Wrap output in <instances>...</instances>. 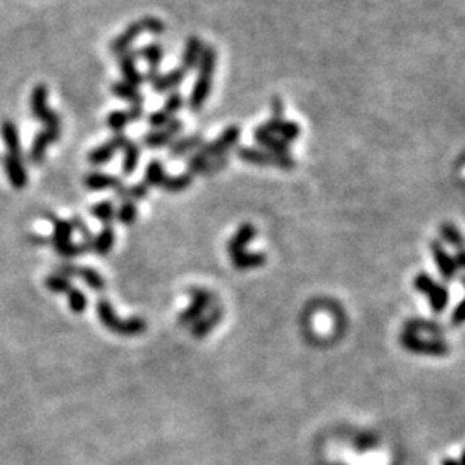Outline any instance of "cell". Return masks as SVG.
<instances>
[{
	"label": "cell",
	"instance_id": "1",
	"mask_svg": "<svg viewBox=\"0 0 465 465\" xmlns=\"http://www.w3.org/2000/svg\"><path fill=\"white\" fill-rule=\"evenodd\" d=\"M216 66H217L216 50H214L212 47L205 45L197 66L198 69L197 79H195L190 99H188V107H190L194 112H198L200 109L205 107L207 99H209L210 92H212V78H214V71H216Z\"/></svg>",
	"mask_w": 465,
	"mask_h": 465
},
{
	"label": "cell",
	"instance_id": "2",
	"mask_svg": "<svg viewBox=\"0 0 465 465\" xmlns=\"http://www.w3.org/2000/svg\"><path fill=\"white\" fill-rule=\"evenodd\" d=\"M236 157L239 161L252 166H274L281 171L295 169L297 162L292 155H272L269 152L257 147H239L236 148Z\"/></svg>",
	"mask_w": 465,
	"mask_h": 465
},
{
	"label": "cell",
	"instance_id": "3",
	"mask_svg": "<svg viewBox=\"0 0 465 465\" xmlns=\"http://www.w3.org/2000/svg\"><path fill=\"white\" fill-rule=\"evenodd\" d=\"M47 99H49V90L43 83L36 85L31 92V99H30V109H31V116L36 119V121L43 123L45 128L50 129H61V118L57 116L56 111L49 109L47 105Z\"/></svg>",
	"mask_w": 465,
	"mask_h": 465
},
{
	"label": "cell",
	"instance_id": "4",
	"mask_svg": "<svg viewBox=\"0 0 465 465\" xmlns=\"http://www.w3.org/2000/svg\"><path fill=\"white\" fill-rule=\"evenodd\" d=\"M239 136H242V129L238 126H228L223 133L217 138H214L212 141H207L202 147L198 148L195 154H198L203 159H217L226 155L231 148H235L238 145Z\"/></svg>",
	"mask_w": 465,
	"mask_h": 465
},
{
	"label": "cell",
	"instance_id": "5",
	"mask_svg": "<svg viewBox=\"0 0 465 465\" xmlns=\"http://www.w3.org/2000/svg\"><path fill=\"white\" fill-rule=\"evenodd\" d=\"M400 343L403 348L417 355H431V357H443L448 354V345L441 340H423L417 333L405 331L400 336Z\"/></svg>",
	"mask_w": 465,
	"mask_h": 465
},
{
	"label": "cell",
	"instance_id": "6",
	"mask_svg": "<svg viewBox=\"0 0 465 465\" xmlns=\"http://www.w3.org/2000/svg\"><path fill=\"white\" fill-rule=\"evenodd\" d=\"M191 304L187 310H183L180 314V324L181 326H191L205 314L210 308V305L214 304V295L205 288H191L190 292Z\"/></svg>",
	"mask_w": 465,
	"mask_h": 465
},
{
	"label": "cell",
	"instance_id": "7",
	"mask_svg": "<svg viewBox=\"0 0 465 465\" xmlns=\"http://www.w3.org/2000/svg\"><path fill=\"white\" fill-rule=\"evenodd\" d=\"M184 129V123L181 119H173L166 128L162 129H152V132L145 133L141 136V143L143 147L152 148H162V147H169L176 138H180V134L183 133Z\"/></svg>",
	"mask_w": 465,
	"mask_h": 465
},
{
	"label": "cell",
	"instance_id": "8",
	"mask_svg": "<svg viewBox=\"0 0 465 465\" xmlns=\"http://www.w3.org/2000/svg\"><path fill=\"white\" fill-rule=\"evenodd\" d=\"M128 140H129V138L126 136L125 133L114 134L111 140L105 141V143H102L100 147L93 148V150L90 152L88 162L92 166L107 164L109 161H112V159H114V155L118 154L119 150H123V148H125V145L128 143Z\"/></svg>",
	"mask_w": 465,
	"mask_h": 465
},
{
	"label": "cell",
	"instance_id": "9",
	"mask_svg": "<svg viewBox=\"0 0 465 465\" xmlns=\"http://www.w3.org/2000/svg\"><path fill=\"white\" fill-rule=\"evenodd\" d=\"M136 59H138V50L133 49L126 50L125 54L118 56L123 81L134 86V88H140V86L145 83V79H143V72H140V69L136 66Z\"/></svg>",
	"mask_w": 465,
	"mask_h": 465
},
{
	"label": "cell",
	"instance_id": "10",
	"mask_svg": "<svg viewBox=\"0 0 465 465\" xmlns=\"http://www.w3.org/2000/svg\"><path fill=\"white\" fill-rule=\"evenodd\" d=\"M228 166V155L217 159H203L198 154H191L187 161V167L191 176H210V174H216L219 171H223Z\"/></svg>",
	"mask_w": 465,
	"mask_h": 465
},
{
	"label": "cell",
	"instance_id": "11",
	"mask_svg": "<svg viewBox=\"0 0 465 465\" xmlns=\"http://www.w3.org/2000/svg\"><path fill=\"white\" fill-rule=\"evenodd\" d=\"M2 164L10 187H14L16 190H23L28 184V173L24 169V162L21 155L6 154L2 159Z\"/></svg>",
	"mask_w": 465,
	"mask_h": 465
},
{
	"label": "cell",
	"instance_id": "12",
	"mask_svg": "<svg viewBox=\"0 0 465 465\" xmlns=\"http://www.w3.org/2000/svg\"><path fill=\"white\" fill-rule=\"evenodd\" d=\"M431 253L439 274L443 276V279H446V281H453V279L457 278V272H459L455 262H453V255H450V253L446 252L445 246H443L438 239H432L431 242Z\"/></svg>",
	"mask_w": 465,
	"mask_h": 465
},
{
	"label": "cell",
	"instance_id": "13",
	"mask_svg": "<svg viewBox=\"0 0 465 465\" xmlns=\"http://www.w3.org/2000/svg\"><path fill=\"white\" fill-rule=\"evenodd\" d=\"M253 140L257 141L262 150L269 152L272 155H290V143L283 141L281 138H278L276 134L267 132L264 126H257L253 129Z\"/></svg>",
	"mask_w": 465,
	"mask_h": 465
},
{
	"label": "cell",
	"instance_id": "14",
	"mask_svg": "<svg viewBox=\"0 0 465 465\" xmlns=\"http://www.w3.org/2000/svg\"><path fill=\"white\" fill-rule=\"evenodd\" d=\"M203 143H205V140H203V136L200 133L176 138V140L169 145V159L171 161H178V159L188 157L190 154H195Z\"/></svg>",
	"mask_w": 465,
	"mask_h": 465
},
{
	"label": "cell",
	"instance_id": "15",
	"mask_svg": "<svg viewBox=\"0 0 465 465\" xmlns=\"http://www.w3.org/2000/svg\"><path fill=\"white\" fill-rule=\"evenodd\" d=\"M267 132L276 134L278 138H281L283 141L290 143V141L299 140L301 134V128L297 125L295 121H288L285 118H271L266 125H262Z\"/></svg>",
	"mask_w": 465,
	"mask_h": 465
},
{
	"label": "cell",
	"instance_id": "16",
	"mask_svg": "<svg viewBox=\"0 0 465 465\" xmlns=\"http://www.w3.org/2000/svg\"><path fill=\"white\" fill-rule=\"evenodd\" d=\"M255 236H257L255 226L250 223H243L242 226L236 230L235 235L231 236L230 242H228V245H226V250H228V253H230V257H235V255H238V253L245 252L246 246L253 242Z\"/></svg>",
	"mask_w": 465,
	"mask_h": 465
},
{
	"label": "cell",
	"instance_id": "17",
	"mask_svg": "<svg viewBox=\"0 0 465 465\" xmlns=\"http://www.w3.org/2000/svg\"><path fill=\"white\" fill-rule=\"evenodd\" d=\"M221 319H223V308H221L219 304L214 301L209 310H207L195 324H191V334H194L195 338H198V340L200 338H205L207 334L219 324Z\"/></svg>",
	"mask_w": 465,
	"mask_h": 465
},
{
	"label": "cell",
	"instance_id": "18",
	"mask_svg": "<svg viewBox=\"0 0 465 465\" xmlns=\"http://www.w3.org/2000/svg\"><path fill=\"white\" fill-rule=\"evenodd\" d=\"M143 24L141 21H134V23L129 24L123 33H119L114 40L111 42V52L114 56H121L125 54L126 50L132 49V45L134 43V40L138 38L140 35H143Z\"/></svg>",
	"mask_w": 465,
	"mask_h": 465
},
{
	"label": "cell",
	"instance_id": "19",
	"mask_svg": "<svg viewBox=\"0 0 465 465\" xmlns=\"http://www.w3.org/2000/svg\"><path fill=\"white\" fill-rule=\"evenodd\" d=\"M59 136H61V129H50V128H45L43 132H40L38 134H36L33 140V145H31V150H30V161L35 162V164L43 162L49 145L56 143Z\"/></svg>",
	"mask_w": 465,
	"mask_h": 465
},
{
	"label": "cell",
	"instance_id": "20",
	"mask_svg": "<svg viewBox=\"0 0 465 465\" xmlns=\"http://www.w3.org/2000/svg\"><path fill=\"white\" fill-rule=\"evenodd\" d=\"M184 78H187V71H184L183 68L171 69L166 74L159 76L157 81L152 86H154V92L159 93V95H162V93H173L176 92L178 86H181Z\"/></svg>",
	"mask_w": 465,
	"mask_h": 465
},
{
	"label": "cell",
	"instance_id": "21",
	"mask_svg": "<svg viewBox=\"0 0 465 465\" xmlns=\"http://www.w3.org/2000/svg\"><path fill=\"white\" fill-rule=\"evenodd\" d=\"M203 49H205V45H203V42L198 38V36H195V35L188 36L187 43H184L183 57H181V68H183L187 72L197 68L200 63V57H202Z\"/></svg>",
	"mask_w": 465,
	"mask_h": 465
},
{
	"label": "cell",
	"instance_id": "22",
	"mask_svg": "<svg viewBox=\"0 0 465 465\" xmlns=\"http://www.w3.org/2000/svg\"><path fill=\"white\" fill-rule=\"evenodd\" d=\"M47 219H50L54 223V232L52 236H50V245H54V249L59 250L63 249L64 245H68V243H71V236H72V224L71 221H63V219H57L54 214H45Z\"/></svg>",
	"mask_w": 465,
	"mask_h": 465
},
{
	"label": "cell",
	"instance_id": "23",
	"mask_svg": "<svg viewBox=\"0 0 465 465\" xmlns=\"http://www.w3.org/2000/svg\"><path fill=\"white\" fill-rule=\"evenodd\" d=\"M97 315H99L100 322L104 328H107L109 331L119 334L121 333V326H123V319L116 314L114 307L107 299H100L97 301Z\"/></svg>",
	"mask_w": 465,
	"mask_h": 465
},
{
	"label": "cell",
	"instance_id": "24",
	"mask_svg": "<svg viewBox=\"0 0 465 465\" xmlns=\"http://www.w3.org/2000/svg\"><path fill=\"white\" fill-rule=\"evenodd\" d=\"M83 183H85V187L88 188V190H107V188H111V190L116 191L123 187V181L119 180V178L112 176V174L97 173V171L95 173L86 174Z\"/></svg>",
	"mask_w": 465,
	"mask_h": 465
},
{
	"label": "cell",
	"instance_id": "25",
	"mask_svg": "<svg viewBox=\"0 0 465 465\" xmlns=\"http://www.w3.org/2000/svg\"><path fill=\"white\" fill-rule=\"evenodd\" d=\"M232 266L236 271H252V269H259L266 264L267 257L262 252H242L238 255L231 257Z\"/></svg>",
	"mask_w": 465,
	"mask_h": 465
},
{
	"label": "cell",
	"instance_id": "26",
	"mask_svg": "<svg viewBox=\"0 0 465 465\" xmlns=\"http://www.w3.org/2000/svg\"><path fill=\"white\" fill-rule=\"evenodd\" d=\"M0 134H2L3 145L7 148V154L10 155H21V143H19V132L17 126L13 121H2L0 125Z\"/></svg>",
	"mask_w": 465,
	"mask_h": 465
},
{
	"label": "cell",
	"instance_id": "27",
	"mask_svg": "<svg viewBox=\"0 0 465 465\" xmlns=\"http://www.w3.org/2000/svg\"><path fill=\"white\" fill-rule=\"evenodd\" d=\"M111 92H112V95H116L118 99L128 102L129 107H132V105H143V95L140 93V90L134 88V86L132 85H128V83H125V81L112 83Z\"/></svg>",
	"mask_w": 465,
	"mask_h": 465
},
{
	"label": "cell",
	"instance_id": "28",
	"mask_svg": "<svg viewBox=\"0 0 465 465\" xmlns=\"http://www.w3.org/2000/svg\"><path fill=\"white\" fill-rule=\"evenodd\" d=\"M166 178H167L166 167L161 161H157V159L150 161L147 167H145L143 183L147 184L148 188H161L162 183L166 181Z\"/></svg>",
	"mask_w": 465,
	"mask_h": 465
},
{
	"label": "cell",
	"instance_id": "29",
	"mask_svg": "<svg viewBox=\"0 0 465 465\" xmlns=\"http://www.w3.org/2000/svg\"><path fill=\"white\" fill-rule=\"evenodd\" d=\"M138 59H143L148 69H159L164 61V49L161 43L154 42L138 49Z\"/></svg>",
	"mask_w": 465,
	"mask_h": 465
},
{
	"label": "cell",
	"instance_id": "30",
	"mask_svg": "<svg viewBox=\"0 0 465 465\" xmlns=\"http://www.w3.org/2000/svg\"><path fill=\"white\" fill-rule=\"evenodd\" d=\"M125 157H123V174L125 176H132L136 171L138 164H140V155H141V148L136 141L128 140V143L125 145Z\"/></svg>",
	"mask_w": 465,
	"mask_h": 465
},
{
	"label": "cell",
	"instance_id": "31",
	"mask_svg": "<svg viewBox=\"0 0 465 465\" xmlns=\"http://www.w3.org/2000/svg\"><path fill=\"white\" fill-rule=\"evenodd\" d=\"M427 299H429L431 310L438 315L443 314L445 308L448 307V301H450L448 288H446L445 285H441V283H436V285L432 286L431 292L427 293Z\"/></svg>",
	"mask_w": 465,
	"mask_h": 465
},
{
	"label": "cell",
	"instance_id": "32",
	"mask_svg": "<svg viewBox=\"0 0 465 465\" xmlns=\"http://www.w3.org/2000/svg\"><path fill=\"white\" fill-rule=\"evenodd\" d=\"M116 243V232L111 226H105L99 235L93 238V245H92V252L97 253V255H107L109 252L112 250Z\"/></svg>",
	"mask_w": 465,
	"mask_h": 465
},
{
	"label": "cell",
	"instance_id": "33",
	"mask_svg": "<svg viewBox=\"0 0 465 465\" xmlns=\"http://www.w3.org/2000/svg\"><path fill=\"white\" fill-rule=\"evenodd\" d=\"M148 194H150V188L147 187V184L141 181V183H136L133 184V187H125L123 184L119 190H116V195H118L119 200H123V202H140V200L147 198Z\"/></svg>",
	"mask_w": 465,
	"mask_h": 465
},
{
	"label": "cell",
	"instance_id": "34",
	"mask_svg": "<svg viewBox=\"0 0 465 465\" xmlns=\"http://www.w3.org/2000/svg\"><path fill=\"white\" fill-rule=\"evenodd\" d=\"M191 183H194V176L190 173H181L176 176H167L161 188L167 194H180L190 188Z\"/></svg>",
	"mask_w": 465,
	"mask_h": 465
},
{
	"label": "cell",
	"instance_id": "35",
	"mask_svg": "<svg viewBox=\"0 0 465 465\" xmlns=\"http://www.w3.org/2000/svg\"><path fill=\"white\" fill-rule=\"evenodd\" d=\"M439 235H441L443 242L448 243V245H452V246H455L457 250L464 249V236L455 224L443 223L441 228H439Z\"/></svg>",
	"mask_w": 465,
	"mask_h": 465
},
{
	"label": "cell",
	"instance_id": "36",
	"mask_svg": "<svg viewBox=\"0 0 465 465\" xmlns=\"http://www.w3.org/2000/svg\"><path fill=\"white\" fill-rule=\"evenodd\" d=\"M90 214H92L95 219H99L100 223H104L105 226H109V224L116 219V207L111 200H105V202L93 205L92 209H90Z\"/></svg>",
	"mask_w": 465,
	"mask_h": 465
},
{
	"label": "cell",
	"instance_id": "37",
	"mask_svg": "<svg viewBox=\"0 0 465 465\" xmlns=\"http://www.w3.org/2000/svg\"><path fill=\"white\" fill-rule=\"evenodd\" d=\"M129 123L133 121L128 109H126V111H112L111 114L107 116V119H105V125H107L109 129H112L116 134L123 133V129H125Z\"/></svg>",
	"mask_w": 465,
	"mask_h": 465
},
{
	"label": "cell",
	"instance_id": "38",
	"mask_svg": "<svg viewBox=\"0 0 465 465\" xmlns=\"http://www.w3.org/2000/svg\"><path fill=\"white\" fill-rule=\"evenodd\" d=\"M78 276L79 279H83L86 286H90L95 292H102L105 288V279L102 278V274L99 271L92 267H79L78 269Z\"/></svg>",
	"mask_w": 465,
	"mask_h": 465
},
{
	"label": "cell",
	"instance_id": "39",
	"mask_svg": "<svg viewBox=\"0 0 465 465\" xmlns=\"http://www.w3.org/2000/svg\"><path fill=\"white\" fill-rule=\"evenodd\" d=\"M116 219L125 226H132L138 219V207L134 202H123L119 209H116Z\"/></svg>",
	"mask_w": 465,
	"mask_h": 465
},
{
	"label": "cell",
	"instance_id": "40",
	"mask_svg": "<svg viewBox=\"0 0 465 465\" xmlns=\"http://www.w3.org/2000/svg\"><path fill=\"white\" fill-rule=\"evenodd\" d=\"M147 331V322L143 317H129L123 319L121 336H138V334Z\"/></svg>",
	"mask_w": 465,
	"mask_h": 465
},
{
	"label": "cell",
	"instance_id": "41",
	"mask_svg": "<svg viewBox=\"0 0 465 465\" xmlns=\"http://www.w3.org/2000/svg\"><path fill=\"white\" fill-rule=\"evenodd\" d=\"M45 286L50 290L52 293H57V295H68L69 290L72 288L71 281L59 274H50L47 276L45 279Z\"/></svg>",
	"mask_w": 465,
	"mask_h": 465
},
{
	"label": "cell",
	"instance_id": "42",
	"mask_svg": "<svg viewBox=\"0 0 465 465\" xmlns=\"http://www.w3.org/2000/svg\"><path fill=\"white\" fill-rule=\"evenodd\" d=\"M68 304L69 308H71L74 314H83L86 310V305H88V300H86L85 293L78 288H71L68 292Z\"/></svg>",
	"mask_w": 465,
	"mask_h": 465
},
{
	"label": "cell",
	"instance_id": "43",
	"mask_svg": "<svg viewBox=\"0 0 465 465\" xmlns=\"http://www.w3.org/2000/svg\"><path fill=\"white\" fill-rule=\"evenodd\" d=\"M184 104H187V100H184L183 93L173 92L167 95L164 105H162V111H166L167 114L173 116V118H176V114L184 107Z\"/></svg>",
	"mask_w": 465,
	"mask_h": 465
},
{
	"label": "cell",
	"instance_id": "44",
	"mask_svg": "<svg viewBox=\"0 0 465 465\" xmlns=\"http://www.w3.org/2000/svg\"><path fill=\"white\" fill-rule=\"evenodd\" d=\"M140 21H141V24H143L145 33H148L152 36H162L166 33V24L162 23L159 17L145 16V17H141Z\"/></svg>",
	"mask_w": 465,
	"mask_h": 465
},
{
	"label": "cell",
	"instance_id": "45",
	"mask_svg": "<svg viewBox=\"0 0 465 465\" xmlns=\"http://www.w3.org/2000/svg\"><path fill=\"white\" fill-rule=\"evenodd\" d=\"M173 119H176V118H173V116L167 114L166 111L159 109V111H154V112H152V114H148L147 121H148V125H150V128L162 129V128H166V126L169 125V123L173 121Z\"/></svg>",
	"mask_w": 465,
	"mask_h": 465
},
{
	"label": "cell",
	"instance_id": "46",
	"mask_svg": "<svg viewBox=\"0 0 465 465\" xmlns=\"http://www.w3.org/2000/svg\"><path fill=\"white\" fill-rule=\"evenodd\" d=\"M436 285L434 278H432L431 274H427V272H419V274L416 276V279H413V288L417 290L419 293H423V295L427 297V293L431 292L432 286Z\"/></svg>",
	"mask_w": 465,
	"mask_h": 465
},
{
	"label": "cell",
	"instance_id": "47",
	"mask_svg": "<svg viewBox=\"0 0 465 465\" xmlns=\"http://www.w3.org/2000/svg\"><path fill=\"white\" fill-rule=\"evenodd\" d=\"M78 266H74V264H59V266L56 267V274L63 276V278L66 279H71L74 278V276H78Z\"/></svg>",
	"mask_w": 465,
	"mask_h": 465
},
{
	"label": "cell",
	"instance_id": "48",
	"mask_svg": "<svg viewBox=\"0 0 465 465\" xmlns=\"http://www.w3.org/2000/svg\"><path fill=\"white\" fill-rule=\"evenodd\" d=\"M464 310H465L464 301H459V304H457V307L453 308V312H452V324L457 326V328H460V326L464 324V321H465Z\"/></svg>",
	"mask_w": 465,
	"mask_h": 465
},
{
	"label": "cell",
	"instance_id": "49",
	"mask_svg": "<svg viewBox=\"0 0 465 465\" xmlns=\"http://www.w3.org/2000/svg\"><path fill=\"white\" fill-rule=\"evenodd\" d=\"M271 118H283V112H285V105L279 97H272L271 99Z\"/></svg>",
	"mask_w": 465,
	"mask_h": 465
},
{
	"label": "cell",
	"instance_id": "50",
	"mask_svg": "<svg viewBox=\"0 0 465 465\" xmlns=\"http://www.w3.org/2000/svg\"><path fill=\"white\" fill-rule=\"evenodd\" d=\"M161 74H162V72L159 71V69H148V71L143 74V79H145V81H148V83H152V85H154V83L157 81V78Z\"/></svg>",
	"mask_w": 465,
	"mask_h": 465
},
{
	"label": "cell",
	"instance_id": "51",
	"mask_svg": "<svg viewBox=\"0 0 465 465\" xmlns=\"http://www.w3.org/2000/svg\"><path fill=\"white\" fill-rule=\"evenodd\" d=\"M453 262H455L457 269H464L465 267V250L464 249L457 250V253L453 255Z\"/></svg>",
	"mask_w": 465,
	"mask_h": 465
},
{
	"label": "cell",
	"instance_id": "52",
	"mask_svg": "<svg viewBox=\"0 0 465 465\" xmlns=\"http://www.w3.org/2000/svg\"><path fill=\"white\" fill-rule=\"evenodd\" d=\"M30 242L35 243V245H47V243H50L49 238H45V236H36V235H31L30 236Z\"/></svg>",
	"mask_w": 465,
	"mask_h": 465
},
{
	"label": "cell",
	"instance_id": "53",
	"mask_svg": "<svg viewBox=\"0 0 465 465\" xmlns=\"http://www.w3.org/2000/svg\"><path fill=\"white\" fill-rule=\"evenodd\" d=\"M441 465H462L460 462H457L455 459H443Z\"/></svg>",
	"mask_w": 465,
	"mask_h": 465
}]
</instances>
